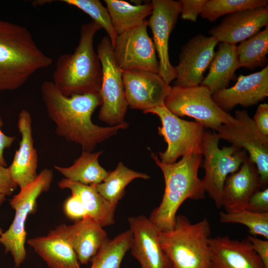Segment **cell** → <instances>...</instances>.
<instances>
[{
	"label": "cell",
	"instance_id": "1",
	"mask_svg": "<svg viewBox=\"0 0 268 268\" xmlns=\"http://www.w3.org/2000/svg\"><path fill=\"white\" fill-rule=\"evenodd\" d=\"M40 91L48 115L56 125V134L80 145L82 150L92 152L98 143L128 127L126 122L108 127L92 122V114L102 104L100 93L67 97L51 81H44Z\"/></svg>",
	"mask_w": 268,
	"mask_h": 268
},
{
	"label": "cell",
	"instance_id": "2",
	"mask_svg": "<svg viewBox=\"0 0 268 268\" xmlns=\"http://www.w3.org/2000/svg\"><path fill=\"white\" fill-rule=\"evenodd\" d=\"M52 62L26 27L0 19V92L18 89Z\"/></svg>",
	"mask_w": 268,
	"mask_h": 268
},
{
	"label": "cell",
	"instance_id": "3",
	"mask_svg": "<svg viewBox=\"0 0 268 268\" xmlns=\"http://www.w3.org/2000/svg\"><path fill=\"white\" fill-rule=\"evenodd\" d=\"M151 157L163 173L165 190L160 204L153 210L149 219L159 231L170 230L175 225L178 209L186 200L205 198L202 180L198 174L202 154H188L171 164L161 162L152 152Z\"/></svg>",
	"mask_w": 268,
	"mask_h": 268
},
{
	"label": "cell",
	"instance_id": "4",
	"mask_svg": "<svg viewBox=\"0 0 268 268\" xmlns=\"http://www.w3.org/2000/svg\"><path fill=\"white\" fill-rule=\"evenodd\" d=\"M101 27L94 21L82 24L80 39L74 52L58 58L52 82L65 96L100 93L102 69L95 51L93 40Z\"/></svg>",
	"mask_w": 268,
	"mask_h": 268
},
{
	"label": "cell",
	"instance_id": "5",
	"mask_svg": "<svg viewBox=\"0 0 268 268\" xmlns=\"http://www.w3.org/2000/svg\"><path fill=\"white\" fill-rule=\"evenodd\" d=\"M210 235L207 218L192 223L187 217L178 215L173 228L160 232L159 240L173 268H213Z\"/></svg>",
	"mask_w": 268,
	"mask_h": 268
},
{
	"label": "cell",
	"instance_id": "6",
	"mask_svg": "<svg viewBox=\"0 0 268 268\" xmlns=\"http://www.w3.org/2000/svg\"><path fill=\"white\" fill-rule=\"evenodd\" d=\"M53 178L52 170L43 169L34 181L20 189L10 200L15 216L9 228L0 236V243L4 247L5 252H9L12 256L15 268L22 264L26 256L25 226L27 216L36 209L39 197L50 189Z\"/></svg>",
	"mask_w": 268,
	"mask_h": 268
},
{
	"label": "cell",
	"instance_id": "7",
	"mask_svg": "<svg viewBox=\"0 0 268 268\" xmlns=\"http://www.w3.org/2000/svg\"><path fill=\"white\" fill-rule=\"evenodd\" d=\"M212 94L205 87L173 86L164 101V106L180 117L188 116L217 132L225 124L235 122V118L221 109L214 101Z\"/></svg>",
	"mask_w": 268,
	"mask_h": 268
},
{
	"label": "cell",
	"instance_id": "8",
	"mask_svg": "<svg viewBox=\"0 0 268 268\" xmlns=\"http://www.w3.org/2000/svg\"><path fill=\"white\" fill-rule=\"evenodd\" d=\"M143 113L155 115L160 120L161 126L158 128V134L167 144L166 150L159 152L161 162L171 164L176 162L180 156L202 154L207 130L203 125L196 121L184 120L173 114L164 105Z\"/></svg>",
	"mask_w": 268,
	"mask_h": 268
},
{
	"label": "cell",
	"instance_id": "9",
	"mask_svg": "<svg viewBox=\"0 0 268 268\" xmlns=\"http://www.w3.org/2000/svg\"><path fill=\"white\" fill-rule=\"evenodd\" d=\"M219 140L216 132L206 130L202 152L205 171L203 187L218 208L222 207L221 195L226 177L238 171L249 156L245 150L233 145L219 148Z\"/></svg>",
	"mask_w": 268,
	"mask_h": 268
},
{
	"label": "cell",
	"instance_id": "10",
	"mask_svg": "<svg viewBox=\"0 0 268 268\" xmlns=\"http://www.w3.org/2000/svg\"><path fill=\"white\" fill-rule=\"evenodd\" d=\"M97 54L102 69L100 91L102 104L98 118L110 126L124 122L128 104L126 99L122 70L117 64L113 47L108 36L101 39Z\"/></svg>",
	"mask_w": 268,
	"mask_h": 268
},
{
	"label": "cell",
	"instance_id": "11",
	"mask_svg": "<svg viewBox=\"0 0 268 268\" xmlns=\"http://www.w3.org/2000/svg\"><path fill=\"white\" fill-rule=\"evenodd\" d=\"M235 122L225 124L216 132L224 139L245 150L255 164L262 184V190L268 182V136L263 134L245 110L236 111Z\"/></svg>",
	"mask_w": 268,
	"mask_h": 268
},
{
	"label": "cell",
	"instance_id": "12",
	"mask_svg": "<svg viewBox=\"0 0 268 268\" xmlns=\"http://www.w3.org/2000/svg\"><path fill=\"white\" fill-rule=\"evenodd\" d=\"M147 20L118 35L113 47L115 60L122 70H143L159 73L153 42L149 36Z\"/></svg>",
	"mask_w": 268,
	"mask_h": 268
},
{
	"label": "cell",
	"instance_id": "13",
	"mask_svg": "<svg viewBox=\"0 0 268 268\" xmlns=\"http://www.w3.org/2000/svg\"><path fill=\"white\" fill-rule=\"evenodd\" d=\"M152 12L147 20L159 58V74L169 84L175 79V67L169 60L168 42L181 13L180 0H152Z\"/></svg>",
	"mask_w": 268,
	"mask_h": 268
},
{
	"label": "cell",
	"instance_id": "14",
	"mask_svg": "<svg viewBox=\"0 0 268 268\" xmlns=\"http://www.w3.org/2000/svg\"><path fill=\"white\" fill-rule=\"evenodd\" d=\"M219 43L216 38L198 34L182 48L179 63L175 67L176 76L173 86L192 87L199 85L209 67Z\"/></svg>",
	"mask_w": 268,
	"mask_h": 268
},
{
	"label": "cell",
	"instance_id": "15",
	"mask_svg": "<svg viewBox=\"0 0 268 268\" xmlns=\"http://www.w3.org/2000/svg\"><path fill=\"white\" fill-rule=\"evenodd\" d=\"M128 106L143 112L164 105L171 86L157 73L143 70H122Z\"/></svg>",
	"mask_w": 268,
	"mask_h": 268
},
{
	"label": "cell",
	"instance_id": "16",
	"mask_svg": "<svg viewBox=\"0 0 268 268\" xmlns=\"http://www.w3.org/2000/svg\"><path fill=\"white\" fill-rule=\"evenodd\" d=\"M128 220L133 234L131 253L141 268H173L161 246L160 231L149 218L140 215L129 217Z\"/></svg>",
	"mask_w": 268,
	"mask_h": 268
},
{
	"label": "cell",
	"instance_id": "17",
	"mask_svg": "<svg viewBox=\"0 0 268 268\" xmlns=\"http://www.w3.org/2000/svg\"><path fill=\"white\" fill-rule=\"evenodd\" d=\"M268 25V6L226 15L209 34L219 42L235 45L251 37Z\"/></svg>",
	"mask_w": 268,
	"mask_h": 268
},
{
	"label": "cell",
	"instance_id": "18",
	"mask_svg": "<svg viewBox=\"0 0 268 268\" xmlns=\"http://www.w3.org/2000/svg\"><path fill=\"white\" fill-rule=\"evenodd\" d=\"M268 96V66L249 75H240L235 84L212 95L216 104L228 112L240 105L247 108Z\"/></svg>",
	"mask_w": 268,
	"mask_h": 268
},
{
	"label": "cell",
	"instance_id": "19",
	"mask_svg": "<svg viewBox=\"0 0 268 268\" xmlns=\"http://www.w3.org/2000/svg\"><path fill=\"white\" fill-rule=\"evenodd\" d=\"M17 128L21 140L8 169L13 181L21 189L32 183L38 176V156L34 146L32 118L27 110L23 109L19 113Z\"/></svg>",
	"mask_w": 268,
	"mask_h": 268
},
{
	"label": "cell",
	"instance_id": "20",
	"mask_svg": "<svg viewBox=\"0 0 268 268\" xmlns=\"http://www.w3.org/2000/svg\"><path fill=\"white\" fill-rule=\"evenodd\" d=\"M209 245L213 268H266L247 238L217 236L210 238Z\"/></svg>",
	"mask_w": 268,
	"mask_h": 268
},
{
	"label": "cell",
	"instance_id": "21",
	"mask_svg": "<svg viewBox=\"0 0 268 268\" xmlns=\"http://www.w3.org/2000/svg\"><path fill=\"white\" fill-rule=\"evenodd\" d=\"M262 190L260 177L255 164L248 156L238 171L228 175L221 195V206L225 212L245 209L251 196Z\"/></svg>",
	"mask_w": 268,
	"mask_h": 268
},
{
	"label": "cell",
	"instance_id": "22",
	"mask_svg": "<svg viewBox=\"0 0 268 268\" xmlns=\"http://www.w3.org/2000/svg\"><path fill=\"white\" fill-rule=\"evenodd\" d=\"M66 225L60 224L46 236L27 240L28 244L50 268H81L76 254L67 239Z\"/></svg>",
	"mask_w": 268,
	"mask_h": 268
},
{
	"label": "cell",
	"instance_id": "23",
	"mask_svg": "<svg viewBox=\"0 0 268 268\" xmlns=\"http://www.w3.org/2000/svg\"><path fill=\"white\" fill-rule=\"evenodd\" d=\"M66 234L80 264H86L107 237L103 227L87 214L66 227Z\"/></svg>",
	"mask_w": 268,
	"mask_h": 268
},
{
	"label": "cell",
	"instance_id": "24",
	"mask_svg": "<svg viewBox=\"0 0 268 268\" xmlns=\"http://www.w3.org/2000/svg\"><path fill=\"white\" fill-rule=\"evenodd\" d=\"M236 46L219 42L208 73L200 84L212 94L227 88L230 81L235 78V71L240 67Z\"/></svg>",
	"mask_w": 268,
	"mask_h": 268
},
{
	"label": "cell",
	"instance_id": "25",
	"mask_svg": "<svg viewBox=\"0 0 268 268\" xmlns=\"http://www.w3.org/2000/svg\"><path fill=\"white\" fill-rule=\"evenodd\" d=\"M63 189L71 191L81 200L88 215L100 223L103 227L115 223V213L117 205L104 198L94 185H87L73 182L66 178L58 183Z\"/></svg>",
	"mask_w": 268,
	"mask_h": 268
},
{
	"label": "cell",
	"instance_id": "26",
	"mask_svg": "<svg viewBox=\"0 0 268 268\" xmlns=\"http://www.w3.org/2000/svg\"><path fill=\"white\" fill-rule=\"evenodd\" d=\"M102 151L91 152L82 150L80 156L69 167L55 165V169L65 178L87 185H96L103 182L108 171L99 162Z\"/></svg>",
	"mask_w": 268,
	"mask_h": 268
},
{
	"label": "cell",
	"instance_id": "27",
	"mask_svg": "<svg viewBox=\"0 0 268 268\" xmlns=\"http://www.w3.org/2000/svg\"><path fill=\"white\" fill-rule=\"evenodd\" d=\"M113 27L117 35L132 29L151 14V2L132 4L120 0H105Z\"/></svg>",
	"mask_w": 268,
	"mask_h": 268
},
{
	"label": "cell",
	"instance_id": "28",
	"mask_svg": "<svg viewBox=\"0 0 268 268\" xmlns=\"http://www.w3.org/2000/svg\"><path fill=\"white\" fill-rule=\"evenodd\" d=\"M147 174L135 171L119 162L116 168L108 172L101 183L94 185L99 193L112 204L117 205L125 193V188L133 180L140 178L148 179Z\"/></svg>",
	"mask_w": 268,
	"mask_h": 268
},
{
	"label": "cell",
	"instance_id": "29",
	"mask_svg": "<svg viewBox=\"0 0 268 268\" xmlns=\"http://www.w3.org/2000/svg\"><path fill=\"white\" fill-rule=\"evenodd\" d=\"M133 234L129 229L112 239L107 237L91 259L90 268H120L126 253L131 249Z\"/></svg>",
	"mask_w": 268,
	"mask_h": 268
},
{
	"label": "cell",
	"instance_id": "30",
	"mask_svg": "<svg viewBox=\"0 0 268 268\" xmlns=\"http://www.w3.org/2000/svg\"><path fill=\"white\" fill-rule=\"evenodd\" d=\"M240 67L253 70L268 62V28L242 42L236 46Z\"/></svg>",
	"mask_w": 268,
	"mask_h": 268
},
{
	"label": "cell",
	"instance_id": "31",
	"mask_svg": "<svg viewBox=\"0 0 268 268\" xmlns=\"http://www.w3.org/2000/svg\"><path fill=\"white\" fill-rule=\"evenodd\" d=\"M268 4V0H207L200 15L212 22L222 15Z\"/></svg>",
	"mask_w": 268,
	"mask_h": 268
},
{
	"label": "cell",
	"instance_id": "32",
	"mask_svg": "<svg viewBox=\"0 0 268 268\" xmlns=\"http://www.w3.org/2000/svg\"><path fill=\"white\" fill-rule=\"evenodd\" d=\"M219 215L221 223L244 225L248 228L250 235H260L268 239V212L243 209L233 212L221 211Z\"/></svg>",
	"mask_w": 268,
	"mask_h": 268
},
{
	"label": "cell",
	"instance_id": "33",
	"mask_svg": "<svg viewBox=\"0 0 268 268\" xmlns=\"http://www.w3.org/2000/svg\"><path fill=\"white\" fill-rule=\"evenodd\" d=\"M69 5L75 6L89 15L93 21L103 28L108 34L113 46L117 37L106 7L99 0H62Z\"/></svg>",
	"mask_w": 268,
	"mask_h": 268
},
{
	"label": "cell",
	"instance_id": "34",
	"mask_svg": "<svg viewBox=\"0 0 268 268\" xmlns=\"http://www.w3.org/2000/svg\"><path fill=\"white\" fill-rule=\"evenodd\" d=\"M207 0H181V17L184 20L197 21Z\"/></svg>",
	"mask_w": 268,
	"mask_h": 268
},
{
	"label": "cell",
	"instance_id": "35",
	"mask_svg": "<svg viewBox=\"0 0 268 268\" xmlns=\"http://www.w3.org/2000/svg\"><path fill=\"white\" fill-rule=\"evenodd\" d=\"M259 213L268 212V188L254 193L250 198L245 209Z\"/></svg>",
	"mask_w": 268,
	"mask_h": 268
},
{
	"label": "cell",
	"instance_id": "36",
	"mask_svg": "<svg viewBox=\"0 0 268 268\" xmlns=\"http://www.w3.org/2000/svg\"><path fill=\"white\" fill-rule=\"evenodd\" d=\"M64 211L69 218L75 220L81 219L87 214L81 200L74 194L65 201Z\"/></svg>",
	"mask_w": 268,
	"mask_h": 268
},
{
	"label": "cell",
	"instance_id": "37",
	"mask_svg": "<svg viewBox=\"0 0 268 268\" xmlns=\"http://www.w3.org/2000/svg\"><path fill=\"white\" fill-rule=\"evenodd\" d=\"M252 119L259 131L268 136V104H260Z\"/></svg>",
	"mask_w": 268,
	"mask_h": 268
},
{
	"label": "cell",
	"instance_id": "38",
	"mask_svg": "<svg viewBox=\"0 0 268 268\" xmlns=\"http://www.w3.org/2000/svg\"><path fill=\"white\" fill-rule=\"evenodd\" d=\"M249 240L254 251L263 262L265 267L268 268V240H262L256 236L249 235Z\"/></svg>",
	"mask_w": 268,
	"mask_h": 268
},
{
	"label": "cell",
	"instance_id": "39",
	"mask_svg": "<svg viewBox=\"0 0 268 268\" xmlns=\"http://www.w3.org/2000/svg\"><path fill=\"white\" fill-rule=\"evenodd\" d=\"M17 187L10 176L8 168L0 165V194L9 196Z\"/></svg>",
	"mask_w": 268,
	"mask_h": 268
},
{
	"label": "cell",
	"instance_id": "40",
	"mask_svg": "<svg viewBox=\"0 0 268 268\" xmlns=\"http://www.w3.org/2000/svg\"><path fill=\"white\" fill-rule=\"evenodd\" d=\"M3 126V122L0 115V165L6 167L7 163L3 156V151L5 148H8L11 146L16 137L4 134L1 129Z\"/></svg>",
	"mask_w": 268,
	"mask_h": 268
},
{
	"label": "cell",
	"instance_id": "41",
	"mask_svg": "<svg viewBox=\"0 0 268 268\" xmlns=\"http://www.w3.org/2000/svg\"><path fill=\"white\" fill-rule=\"evenodd\" d=\"M50 1H52L51 0H34L33 1V2H32V3L35 6H37V5H42L43 4H45L47 3H49L50 2Z\"/></svg>",
	"mask_w": 268,
	"mask_h": 268
},
{
	"label": "cell",
	"instance_id": "42",
	"mask_svg": "<svg viewBox=\"0 0 268 268\" xmlns=\"http://www.w3.org/2000/svg\"><path fill=\"white\" fill-rule=\"evenodd\" d=\"M5 196L4 195L0 194V205L4 201L5 199ZM3 233L2 229L0 228V236Z\"/></svg>",
	"mask_w": 268,
	"mask_h": 268
}]
</instances>
